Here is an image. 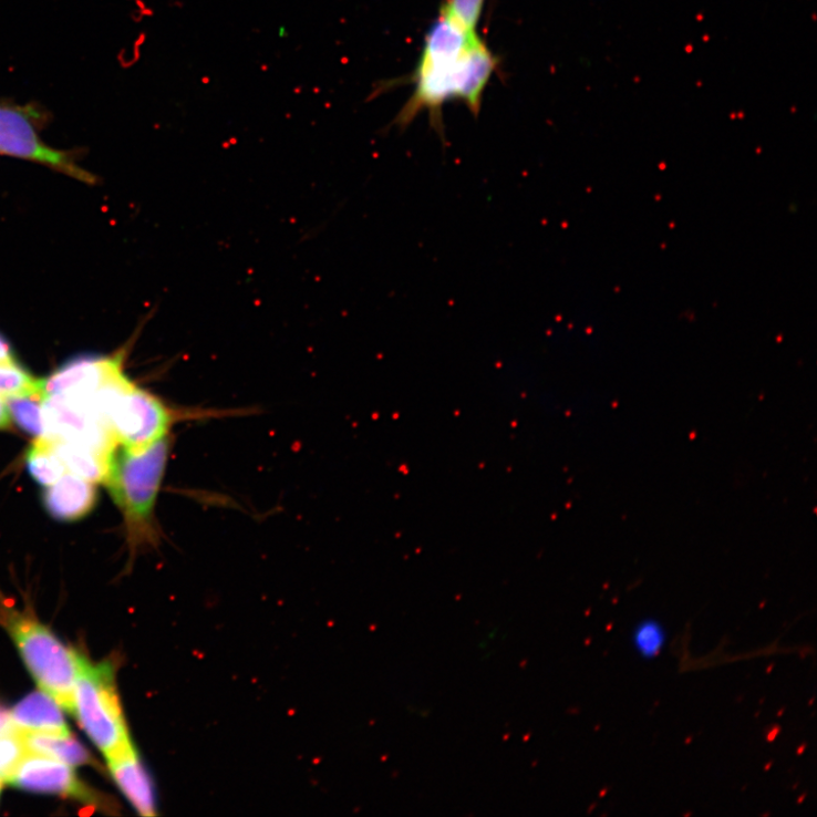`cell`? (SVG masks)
<instances>
[{"label":"cell","mask_w":817,"mask_h":817,"mask_svg":"<svg viewBox=\"0 0 817 817\" xmlns=\"http://www.w3.org/2000/svg\"><path fill=\"white\" fill-rule=\"evenodd\" d=\"M668 642V631L655 618H645L635 623L631 632L633 650L643 660L655 659Z\"/></svg>","instance_id":"cell-17"},{"label":"cell","mask_w":817,"mask_h":817,"mask_svg":"<svg viewBox=\"0 0 817 817\" xmlns=\"http://www.w3.org/2000/svg\"><path fill=\"white\" fill-rule=\"evenodd\" d=\"M42 503L54 519L72 523L93 511L97 504V490L93 483L73 474H64L56 483L45 487Z\"/></svg>","instance_id":"cell-11"},{"label":"cell","mask_w":817,"mask_h":817,"mask_svg":"<svg viewBox=\"0 0 817 817\" xmlns=\"http://www.w3.org/2000/svg\"><path fill=\"white\" fill-rule=\"evenodd\" d=\"M485 0H444L439 13L470 32H477Z\"/></svg>","instance_id":"cell-20"},{"label":"cell","mask_w":817,"mask_h":817,"mask_svg":"<svg viewBox=\"0 0 817 817\" xmlns=\"http://www.w3.org/2000/svg\"><path fill=\"white\" fill-rule=\"evenodd\" d=\"M107 763L112 778L133 808L142 816L157 815L155 786L135 747Z\"/></svg>","instance_id":"cell-10"},{"label":"cell","mask_w":817,"mask_h":817,"mask_svg":"<svg viewBox=\"0 0 817 817\" xmlns=\"http://www.w3.org/2000/svg\"><path fill=\"white\" fill-rule=\"evenodd\" d=\"M30 754L50 757L71 766L89 764V752L70 734L23 733Z\"/></svg>","instance_id":"cell-14"},{"label":"cell","mask_w":817,"mask_h":817,"mask_svg":"<svg viewBox=\"0 0 817 817\" xmlns=\"http://www.w3.org/2000/svg\"><path fill=\"white\" fill-rule=\"evenodd\" d=\"M11 723L22 733L70 734L62 706L48 693L33 692L10 712Z\"/></svg>","instance_id":"cell-12"},{"label":"cell","mask_w":817,"mask_h":817,"mask_svg":"<svg viewBox=\"0 0 817 817\" xmlns=\"http://www.w3.org/2000/svg\"><path fill=\"white\" fill-rule=\"evenodd\" d=\"M11 420L35 438L45 437L42 395H24L4 399Z\"/></svg>","instance_id":"cell-16"},{"label":"cell","mask_w":817,"mask_h":817,"mask_svg":"<svg viewBox=\"0 0 817 817\" xmlns=\"http://www.w3.org/2000/svg\"><path fill=\"white\" fill-rule=\"evenodd\" d=\"M170 444L168 435L141 448L118 445L112 454L104 483L124 517L132 550L155 545L159 538L155 510Z\"/></svg>","instance_id":"cell-2"},{"label":"cell","mask_w":817,"mask_h":817,"mask_svg":"<svg viewBox=\"0 0 817 817\" xmlns=\"http://www.w3.org/2000/svg\"><path fill=\"white\" fill-rule=\"evenodd\" d=\"M11 726L10 712L0 709V735L4 734Z\"/></svg>","instance_id":"cell-22"},{"label":"cell","mask_w":817,"mask_h":817,"mask_svg":"<svg viewBox=\"0 0 817 817\" xmlns=\"http://www.w3.org/2000/svg\"><path fill=\"white\" fill-rule=\"evenodd\" d=\"M120 446L141 448L170 435L176 424L207 418L209 413L167 404L133 383L123 372L114 375L90 400Z\"/></svg>","instance_id":"cell-3"},{"label":"cell","mask_w":817,"mask_h":817,"mask_svg":"<svg viewBox=\"0 0 817 817\" xmlns=\"http://www.w3.org/2000/svg\"><path fill=\"white\" fill-rule=\"evenodd\" d=\"M27 467L31 477L44 487L56 483L66 472L52 441L45 437L37 438L29 447Z\"/></svg>","instance_id":"cell-15"},{"label":"cell","mask_w":817,"mask_h":817,"mask_svg":"<svg viewBox=\"0 0 817 817\" xmlns=\"http://www.w3.org/2000/svg\"><path fill=\"white\" fill-rule=\"evenodd\" d=\"M499 60L477 34L445 15H438L425 38L424 49L412 76L415 90L392 125L404 130L423 112L444 142L442 110L448 101L463 102L479 115L484 91Z\"/></svg>","instance_id":"cell-1"},{"label":"cell","mask_w":817,"mask_h":817,"mask_svg":"<svg viewBox=\"0 0 817 817\" xmlns=\"http://www.w3.org/2000/svg\"><path fill=\"white\" fill-rule=\"evenodd\" d=\"M10 633L39 689L51 695L63 710L73 713L77 676V653L34 619H10Z\"/></svg>","instance_id":"cell-5"},{"label":"cell","mask_w":817,"mask_h":817,"mask_svg":"<svg viewBox=\"0 0 817 817\" xmlns=\"http://www.w3.org/2000/svg\"><path fill=\"white\" fill-rule=\"evenodd\" d=\"M15 356L9 341L0 335V362H14Z\"/></svg>","instance_id":"cell-21"},{"label":"cell","mask_w":817,"mask_h":817,"mask_svg":"<svg viewBox=\"0 0 817 817\" xmlns=\"http://www.w3.org/2000/svg\"><path fill=\"white\" fill-rule=\"evenodd\" d=\"M123 370V354L114 356L82 355L66 362L50 378L41 381V394L64 395L90 401Z\"/></svg>","instance_id":"cell-7"},{"label":"cell","mask_w":817,"mask_h":817,"mask_svg":"<svg viewBox=\"0 0 817 817\" xmlns=\"http://www.w3.org/2000/svg\"><path fill=\"white\" fill-rule=\"evenodd\" d=\"M0 154L39 162L83 177L68 157L45 146L30 117L21 110L0 105Z\"/></svg>","instance_id":"cell-9"},{"label":"cell","mask_w":817,"mask_h":817,"mask_svg":"<svg viewBox=\"0 0 817 817\" xmlns=\"http://www.w3.org/2000/svg\"><path fill=\"white\" fill-rule=\"evenodd\" d=\"M45 438L64 441L112 457L118 446L94 407L85 400L64 395L42 396Z\"/></svg>","instance_id":"cell-6"},{"label":"cell","mask_w":817,"mask_h":817,"mask_svg":"<svg viewBox=\"0 0 817 817\" xmlns=\"http://www.w3.org/2000/svg\"><path fill=\"white\" fill-rule=\"evenodd\" d=\"M0 788H2V782H0Z\"/></svg>","instance_id":"cell-23"},{"label":"cell","mask_w":817,"mask_h":817,"mask_svg":"<svg viewBox=\"0 0 817 817\" xmlns=\"http://www.w3.org/2000/svg\"><path fill=\"white\" fill-rule=\"evenodd\" d=\"M33 394H41V381L35 380L15 361L0 362V397Z\"/></svg>","instance_id":"cell-19"},{"label":"cell","mask_w":817,"mask_h":817,"mask_svg":"<svg viewBox=\"0 0 817 817\" xmlns=\"http://www.w3.org/2000/svg\"><path fill=\"white\" fill-rule=\"evenodd\" d=\"M52 444L65 469L71 474L90 483L105 482L112 457L64 441H52Z\"/></svg>","instance_id":"cell-13"},{"label":"cell","mask_w":817,"mask_h":817,"mask_svg":"<svg viewBox=\"0 0 817 817\" xmlns=\"http://www.w3.org/2000/svg\"><path fill=\"white\" fill-rule=\"evenodd\" d=\"M72 714L106 759L134 748L110 662L93 663L77 653Z\"/></svg>","instance_id":"cell-4"},{"label":"cell","mask_w":817,"mask_h":817,"mask_svg":"<svg viewBox=\"0 0 817 817\" xmlns=\"http://www.w3.org/2000/svg\"><path fill=\"white\" fill-rule=\"evenodd\" d=\"M9 784L30 793L71 797L90 804L100 800L81 783L71 765L34 754L23 759Z\"/></svg>","instance_id":"cell-8"},{"label":"cell","mask_w":817,"mask_h":817,"mask_svg":"<svg viewBox=\"0 0 817 817\" xmlns=\"http://www.w3.org/2000/svg\"><path fill=\"white\" fill-rule=\"evenodd\" d=\"M29 754L23 733L13 725L0 735V782L9 784Z\"/></svg>","instance_id":"cell-18"}]
</instances>
